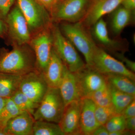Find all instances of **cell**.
Wrapping results in <instances>:
<instances>
[{
    "label": "cell",
    "instance_id": "24",
    "mask_svg": "<svg viewBox=\"0 0 135 135\" xmlns=\"http://www.w3.org/2000/svg\"><path fill=\"white\" fill-rule=\"evenodd\" d=\"M10 98L20 110L28 112L32 115L39 105V104L34 102L19 89Z\"/></svg>",
    "mask_w": 135,
    "mask_h": 135
},
{
    "label": "cell",
    "instance_id": "31",
    "mask_svg": "<svg viewBox=\"0 0 135 135\" xmlns=\"http://www.w3.org/2000/svg\"><path fill=\"white\" fill-rule=\"evenodd\" d=\"M116 56L123 63L127 68L132 72L134 73L135 71V63L134 61L129 60L122 53H117Z\"/></svg>",
    "mask_w": 135,
    "mask_h": 135
},
{
    "label": "cell",
    "instance_id": "39",
    "mask_svg": "<svg viewBox=\"0 0 135 135\" xmlns=\"http://www.w3.org/2000/svg\"><path fill=\"white\" fill-rule=\"evenodd\" d=\"M0 135H6L4 131V128L1 127H0Z\"/></svg>",
    "mask_w": 135,
    "mask_h": 135
},
{
    "label": "cell",
    "instance_id": "25",
    "mask_svg": "<svg viewBox=\"0 0 135 135\" xmlns=\"http://www.w3.org/2000/svg\"><path fill=\"white\" fill-rule=\"evenodd\" d=\"M89 98L94 101L96 105L98 106H113L110 89L106 81L99 89L95 91Z\"/></svg>",
    "mask_w": 135,
    "mask_h": 135
},
{
    "label": "cell",
    "instance_id": "40",
    "mask_svg": "<svg viewBox=\"0 0 135 135\" xmlns=\"http://www.w3.org/2000/svg\"><path fill=\"white\" fill-rule=\"evenodd\" d=\"M0 17H1V16H0Z\"/></svg>",
    "mask_w": 135,
    "mask_h": 135
},
{
    "label": "cell",
    "instance_id": "15",
    "mask_svg": "<svg viewBox=\"0 0 135 135\" xmlns=\"http://www.w3.org/2000/svg\"><path fill=\"white\" fill-rule=\"evenodd\" d=\"M35 121L31 114L24 111L8 122L4 131L6 135H32Z\"/></svg>",
    "mask_w": 135,
    "mask_h": 135
},
{
    "label": "cell",
    "instance_id": "3",
    "mask_svg": "<svg viewBox=\"0 0 135 135\" xmlns=\"http://www.w3.org/2000/svg\"><path fill=\"white\" fill-rule=\"evenodd\" d=\"M65 106L59 88L49 87L32 116L35 120H45L59 123Z\"/></svg>",
    "mask_w": 135,
    "mask_h": 135
},
{
    "label": "cell",
    "instance_id": "34",
    "mask_svg": "<svg viewBox=\"0 0 135 135\" xmlns=\"http://www.w3.org/2000/svg\"><path fill=\"white\" fill-rule=\"evenodd\" d=\"M123 7L134 11L135 8V0H123L121 4Z\"/></svg>",
    "mask_w": 135,
    "mask_h": 135
},
{
    "label": "cell",
    "instance_id": "22",
    "mask_svg": "<svg viewBox=\"0 0 135 135\" xmlns=\"http://www.w3.org/2000/svg\"><path fill=\"white\" fill-rule=\"evenodd\" d=\"M107 83L110 89L114 108L116 113L122 114L126 107L135 99V96L120 91Z\"/></svg>",
    "mask_w": 135,
    "mask_h": 135
},
{
    "label": "cell",
    "instance_id": "27",
    "mask_svg": "<svg viewBox=\"0 0 135 135\" xmlns=\"http://www.w3.org/2000/svg\"><path fill=\"white\" fill-rule=\"evenodd\" d=\"M95 115L100 125L104 126L113 116L117 114L113 106L102 107L96 105Z\"/></svg>",
    "mask_w": 135,
    "mask_h": 135
},
{
    "label": "cell",
    "instance_id": "2",
    "mask_svg": "<svg viewBox=\"0 0 135 135\" xmlns=\"http://www.w3.org/2000/svg\"><path fill=\"white\" fill-rule=\"evenodd\" d=\"M64 35L84 56L86 64L92 66V58L97 45L86 27L80 22L65 23L62 25Z\"/></svg>",
    "mask_w": 135,
    "mask_h": 135
},
{
    "label": "cell",
    "instance_id": "17",
    "mask_svg": "<svg viewBox=\"0 0 135 135\" xmlns=\"http://www.w3.org/2000/svg\"><path fill=\"white\" fill-rule=\"evenodd\" d=\"M58 88L65 105L73 101L81 99L75 74L71 72L65 65L62 78Z\"/></svg>",
    "mask_w": 135,
    "mask_h": 135
},
{
    "label": "cell",
    "instance_id": "19",
    "mask_svg": "<svg viewBox=\"0 0 135 135\" xmlns=\"http://www.w3.org/2000/svg\"><path fill=\"white\" fill-rule=\"evenodd\" d=\"M22 76L0 73V96L11 98L19 89Z\"/></svg>",
    "mask_w": 135,
    "mask_h": 135
},
{
    "label": "cell",
    "instance_id": "11",
    "mask_svg": "<svg viewBox=\"0 0 135 135\" xmlns=\"http://www.w3.org/2000/svg\"><path fill=\"white\" fill-rule=\"evenodd\" d=\"M49 87L43 74L35 70L22 75L19 90L34 102L39 104Z\"/></svg>",
    "mask_w": 135,
    "mask_h": 135
},
{
    "label": "cell",
    "instance_id": "16",
    "mask_svg": "<svg viewBox=\"0 0 135 135\" xmlns=\"http://www.w3.org/2000/svg\"><path fill=\"white\" fill-rule=\"evenodd\" d=\"M64 64L53 47L48 65L42 74L49 87L59 88L64 71Z\"/></svg>",
    "mask_w": 135,
    "mask_h": 135
},
{
    "label": "cell",
    "instance_id": "23",
    "mask_svg": "<svg viewBox=\"0 0 135 135\" xmlns=\"http://www.w3.org/2000/svg\"><path fill=\"white\" fill-rule=\"evenodd\" d=\"M32 135H65L58 123L47 121H35Z\"/></svg>",
    "mask_w": 135,
    "mask_h": 135
},
{
    "label": "cell",
    "instance_id": "29",
    "mask_svg": "<svg viewBox=\"0 0 135 135\" xmlns=\"http://www.w3.org/2000/svg\"><path fill=\"white\" fill-rule=\"evenodd\" d=\"M44 7L52 16L53 13L62 2V0H37ZM52 18V17H51Z\"/></svg>",
    "mask_w": 135,
    "mask_h": 135
},
{
    "label": "cell",
    "instance_id": "26",
    "mask_svg": "<svg viewBox=\"0 0 135 135\" xmlns=\"http://www.w3.org/2000/svg\"><path fill=\"white\" fill-rule=\"evenodd\" d=\"M20 110L10 98L7 99L4 109L0 114V127L5 128L6 124L11 119L21 113Z\"/></svg>",
    "mask_w": 135,
    "mask_h": 135
},
{
    "label": "cell",
    "instance_id": "9",
    "mask_svg": "<svg viewBox=\"0 0 135 135\" xmlns=\"http://www.w3.org/2000/svg\"><path fill=\"white\" fill-rule=\"evenodd\" d=\"M74 74L81 99L89 98L106 82L103 75L86 64Z\"/></svg>",
    "mask_w": 135,
    "mask_h": 135
},
{
    "label": "cell",
    "instance_id": "6",
    "mask_svg": "<svg viewBox=\"0 0 135 135\" xmlns=\"http://www.w3.org/2000/svg\"><path fill=\"white\" fill-rule=\"evenodd\" d=\"M92 67L103 75L120 74L135 81L134 73L129 70L120 61L114 58L97 45L93 54Z\"/></svg>",
    "mask_w": 135,
    "mask_h": 135
},
{
    "label": "cell",
    "instance_id": "20",
    "mask_svg": "<svg viewBox=\"0 0 135 135\" xmlns=\"http://www.w3.org/2000/svg\"><path fill=\"white\" fill-rule=\"evenodd\" d=\"M93 26L95 37L101 44L109 49L119 50L121 47L119 43L110 38L106 22L102 18Z\"/></svg>",
    "mask_w": 135,
    "mask_h": 135
},
{
    "label": "cell",
    "instance_id": "5",
    "mask_svg": "<svg viewBox=\"0 0 135 135\" xmlns=\"http://www.w3.org/2000/svg\"><path fill=\"white\" fill-rule=\"evenodd\" d=\"M52 35L53 49L71 72H77L85 66L86 64L80 57L75 47L59 27H53Z\"/></svg>",
    "mask_w": 135,
    "mask_h": 135
},
{
    "label": "cell",
    "instance_id": "38",
    "mask_svg": "<svg viewBox=\"0 0 135 135\" xmlns=\"http://www.w3.org/2000/svg\"><path fill=\"white\" fill-rule=\"evenodd\" d=\"M7 99L0 96V114L5 107Z\"/></svg>",
    "mask_w": 135,
    "mask_h": 135
},
{
    "label": "cell",
    "instance_id": "12",
    "mask_svg": "<svg viewBox=\"0 0 135 135\" xmlns=\"http://www.w3.org/2000/svg\"><path fill=\"white\" fill-rule=\"evenodd\" d=\"M123 0H90L86 13L80 21L86 28L93 26L105 15L114 11Z\"/></svg>",
    "mask_w": 135,
    "mask_h": 135
},
{
    "label": "cell",
    "instance_id": "14",
    "mask_svg": "<svg viewBox=\"0 0 135 135\" xmlns=\"http://www.w3.org/2000/svg\"><path fill=\"white\" fill-rule=\"evenodd\" d=\"M80 129V135H91L101 126L97 120L95 115L96 104L89 98L81 100Z\"/></svg>",
    "mask_w": 135,
    "mask_h": 135
},
{
    "label": "cell",
    "instance_id": "4",
    "mask_svg": "<svg viewBox=\"0 0 135 135\" xmlns=\"http://www.w3.org/2000/svg\"><path fill=\"white\" fill-rule=\"evenodd\" d=\"M17 2L26 20L31 34H36L50 28L51 17L37 0H17Z\"/></svg>",
    "mask_w": 135,
    "mask_h": 135
},
{
    "label": "cell",
    "instance_id": "32",
    "mask_svg": "<svg viewBox=\"0 0 135 135\" xmlns=\"http://www.w3.org/2000/svg\"><path fill=\"white\" fill-rule=\"evenodd\" d=\"M122 114L125 118L135 116V99L126 107Z\"/></svg>",
    "mask_w": 135,
    "mask_h": 135
},
{
    "label": "cell",
    "instance_id": "36",
    "mask_svg": "<svg viewBox=\"0 0 135 135\" xmlns=\"http://www.w3.org/2000/svg\"><path fill=\"white\" fill-rule=\"evenodd\" d=\"M7 33V27L6 22L0 17V37H3Z\"/></svg>",
    "mask_w": 135,
    "mask_h": 135
},
{
    "label": "cell",
    "instance_id": "8",
    "mask_svg": "<svg viewBox=\"0 0 135 135\" xmlns=\"http://www.w3.org/2000/svg\"><path fill=\"white\" fill-rule=\"evenodd\" d=\"M30 45L36 59V70L43 74L48 65L53 47V37L49 29L36 33Z\"/></svg>",
    "mask_w": 135,
    "mask_h": 135
},
{
    "label": "cell",
    "instance_id": "7",
    "mask_svg": "<svg viewBox=\"0 0 135 135\" xmlns=\"http://www.w3.org/2000/svg\"><path fill=\"white\" fill-rule=\"evenodd\" d=\"M5 20L7 32L16 45L29 43L31 34L26 20L17 5L10 11Z\"/></svg>",
    "mask_w": 135,
    "mask_h": 135
},
{
    "label": "cell",
    "instance_id": "30",
    "mask_svg": "<svg viewBox=\"0 0 135 135\" xmlns=\"http://www.w3.org/2000/svg\"><path fill=\"white\" fill-rule=\"evenodd\" d=\"M15 0H0V16L5 20Z\"/></svg>",
    "mask_w": 135,
    "mask_h": 135
},
{
    "label": "cell",
    "instance_id": "28",
    "mask_svg": "<svg viewBox=\"0 0 135 135\" xmlns=\"http://www.w3.org/2000/svg\"><path fill=\"white\" fill-rule=\"evenodd\" d=\"M126 118L122 114H116L105 124L104 126L109 134L125 129Z\"/></svg>",
    "mask_w": 135,
    "mask_h": 135
},
{
    "label": "cell",
    "instance_id": "18",
    "mask_svg": "<svg viewBox=\"0 0 135 135\" xmlns=\"http://www.w3.org/2000/svg\"><path fill=\"white\" fill-rule=\"evenodd\" d=\"M113 12L111 22V28L114 33L115 35H119L125 27L133 22L134 12L123 7H118Z\"/></svg>",
    "mask_w": 135,
    "mask_h": 135
},
{
    "label": "cell",
    "instance_id": "13",
    "mask_svg": "<svg viewBox=\"0 0 135 135\" xmlns=\"http://www.w3.org/2000/svg\"><path fill=\"white\" fill-rule=\"evenodd\" d=\"M81 100L73 101L65 106L62 118L58 123L65 135H80Z\"/></svg>",
    "mask_w": 135,
    "mask_h": 135
},
{
    "label": "cell",
    "instance_id": "35",
    "mask_svg": "<svg viewBox=\"0 0 135 135\" xmlns=\"http://www.w3.org/2000/svg\"><path fill=\"white\" fill-rule=\"evenodd\" d=\"M91 135H109V133L104 126L101 125L94 131Z\"/></svg>",
    "mask_w": 135,
    "mask_h": 135
},
{
    "label": "cell",
    "instance_id": "21",
    "mask_svg": "<svg viewBox=\"0 0 135 135\" xmlns=\"http://www.w3.org/2000/svg\"><path fill=\"white\" fill-rule=\"evenodd\" d=\"M107 82L116 89L135 96V81L125 75L110 74L104 75Z\"/></svg>",
    "mask_w": 135,
    "mask_h": 135
},
{
    "label": "cell",
    "instance_id": "37",
    "mask_svg": "<svg viewBox=\"0 0 135 135\" xmlns=\"http://www.w3.org/2000/svg\"><path fill=\"white\" fill-rule=\"evenodd\" d=\"M135 135V132L131 131L127 129H123L120 131L113 132L109 134V135Z\"/></svg>",
    "mask_w": 135,
    "mask_h": 135
},
{
    "label": "cell",
    "instance_id": "10",
    "mask_svg": "<svg viewBox=\"0 0 135 135\" xmlns=\"http://www.w3.org/2000/svg\"><path fill=\"white\" fill-rule=\"evenodd\" d=\"M90 0L62 1L51 17L57 20L76 23L81 21L86 13Z\"/></svg>",
    "mask_w": 135,
    "mask_h": 135
},
{
    "label": "cell",
    "instance_id": "1",
    "mask_svg": "<svg viewBox=\"0 0 135 135\" xmlns=\"http://www.w3.org/2000/svg\"><path fill=\"white\" fill-rule=\"evenodd\" d=\"M35 70V55L26 44L16 45L10 51L0 53V73L23 75Z\"/></svg>",
    "mask_w": 135,
    "mask_h": 135
},
{
    "label": "cell",
    "instance_id": "33",
    "mask_svg": "<svg viewBox=\"0 0 135 135\" xmlns=\"http://www.w3.org/2000/svg\"><path fill=\"white\" fill-rule=\"evenodd\" d=\"M125 128L131 131H135V116L126 118Z\"/></svg>",
    "mask_w": 135,
    "mask_h": 135
}]
</instances>
